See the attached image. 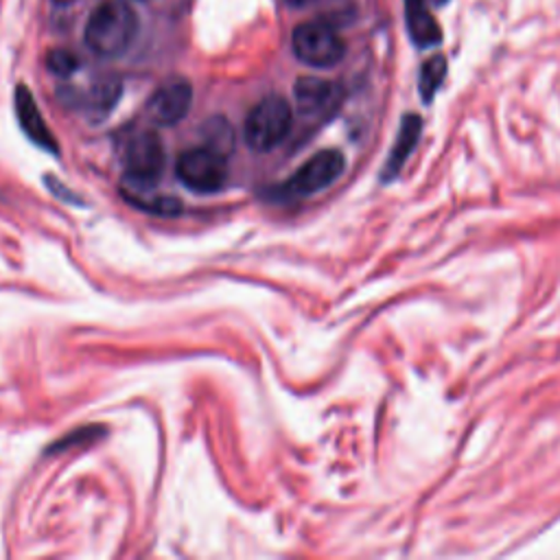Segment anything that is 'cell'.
Here are the masks:
<instances>
[{
	"instance_id": "52a82bcc",
	"label": "cell",
	"mask_w": 560,
	"mask_h": 560,
	"mask_svg": "<svg viewBox=\"0 0 560 560\" xmlns=\"http://www.w3.org/2000/svg\"><path fill=\"white\" fill-rule=\"evenodd\" d=\"M293 94L300 116L308 120L328 118L341 101V88L317 77H300L293 85Z\"/></svg>"
},
{
	"instance_id": "ba28073f",
	"label": "cell",
	"mask_w": 560,
	"mask_h": 560,
	"mask_svg": "<svg viewBox=\"0 0 560 560\" xmlns=\"http://www.w3.org/2000/svg\"><path fill=\"white\" fill-rule=\"evenodd\" d=\"M192 105V88L186 79H168L147 101V114L158 125H177Z\"/></svg>"
},
{
	"instance_id": "5bb4252c",
	"label": "cell",
	"mask_w": 560,
	"mask_h": 560,
	"mask_svg": "<svg viewBox=\"0 0 560 560\" xmlns=\"http://www.w3.org/2000/svg\"><path fill=\"white\" fill-rule=\"evenodd\" d=\"M118 96H120V83L118 81H114V79L101 81V83L94 85V90L88 96V109H92L96 114H107L116 105Z\"/></svg>"
},
{
	"instance_id": "8fae6325",
	"label": "cell",
	"mask_w": 560,
	"mask_h": 560,
	"mask_svg": "<svg viewBox=\"0 0 560 560\" xmlns=\"http://www.w3.org/2000/svg\"><path fill=\"white\" fill-rule=\"evenodd\" d=\"M405 24L411 42L418 48H431L442 42V28L427 7V0H402Z\"/></svg>"
},
{
	"instance_id": "9c48e42d",
	"label": "cell",
	"mask_w": 560,
	"mask_h": 560,
	"mask_svg": "<svg viewBox=\"0 0 560 560\" xmlns=\"http://www.w3.org/2000/svg\"><path fill=\"white\" fill-rule=\"evenodd\" d=\"M15 114H18L22 131L31 138V142H35L37 147H42L50 153L59 151L55 136L48 129L44 116L39 114V107L26 85H18V90H15Z\"/></svg>"
},
{
	"instance_id": "2e32d148",
	"label": "cell",
	"mask_w": 560,
	"mask_h": 560,
	"mask_svg": "<svg viewBox=\"0 0 560 560\" xmlns=\"http://www.w3.org/2000/svg\"><path fill=\"white\" fill-rule=\"evenodd\" d=\"M287 4H291V7H306V4H311L313 0H284Z\"/></svg>"
},
{
	"instance_id": "5b68a950",
	"label": "cell",
	"mask_w": 560,
	"mask_h": 560,
	"mask_svg": "<svg viewBox=\"0 0 560 560\" xmlns=\"http://www.w3.org/2000/svg\"><path fill=\"white\" fill-rule=\"evenodd\" d=\"M177 179L195 192H217L228 179L225 155L212 147H192L179 153L175 162Z\"/></svg>"
},
{
	"instance_id": "277c9868",
	"label": "cell",
	"mask_w": 560,
	"mask_h": 560,
	"mask_svg": "<svg viewBox=\"0 0 560 560\" xmlns=\"http://www.w3.org/2000/svg\"><path fill=\"white\" fill-rule=\"evenodd\" d=\"M346 168V158L339 149H322L311 155L280 188V197L300 199L311 197L339 179Z\"/></svg>"
},
{
	"instance_id": "7a4b0ae2",
	"label": "cell",
	"mask_w": 560,
	"mask_h": 560,
	"mask_svg": "<svg viewBox=\"0 0 560 560\" xmlns=\"http://www.w3.org/2000/svg\"><path fill=\"white\" fill-rule=\"evenodd\" d=\"M293 112L284 96L267 94L247 114L243 136L249 149L265 153L276 149L291 131Z\"/></svg>"
},
{
	"instance_id": "30bf717a",
	"label": "cell",
	"mask_w": 560,
	"mask_h": 560,
	"mask_svg": "<svg viewBox=\"0 0 560 560\" xmlns=\"http://www.w3.org/2000/svg\"><path fill=\"white\" fill-rule=\"evenodd\" d=\"M420 133H422V118L418 114H413V112L405 114L402 120H400L396 140H394V144L389 149L387 162H385V166L381 171V182H392V179L398 177V173L402 171L407 158L418 147Z\"/></svg>"
},
{
	"instance_id": "6da1fadb",
	"label": "cell",
	"mask_w": 560,
	"mask_h": 560,
	"mask_svg": "<svg viewBox=\"0 0 560 560\" xmlns=\"http://www.w3.org/2000/svg\"><path fill=\"white\" fill-rule=\"evenodd\" d=\"M136 31L138 18L133 9L120 0H105L90 13L83 37L92 52L114 59L131 46Z\"/></svg>"
},
{
	"instance_id": "7c38bea8",
	"label": "cell",
	"mask_w": 560,
	"mask_h": 560,
	"mask_svg": "<svg viewBox=\"0 0 560 560\" xmlns=\"http://www.w3.org/2000/svg\"><path fill=\"white\" fill-rule=\"evenodd\" d=\"M446 72H448V63L444 55H433L422 63L418 74V92L427 105L433 101V96L442 88Z\"/></svg>"
},
{
	"instance_id": "e0dca14e",
	"label": "cell",
	"mask_w": 560,
	"mask_h": 560,
	"mask_svg": "<svg viewBox=\"0 0 560 560\" xmlns=\"http://www.w3.org/2000/svg\"><path fill=\"white\" fill-rule=\"evenodd\" d=\"M431 2H435V4H444V2H448V0H431Z\"/></svg>"
},
{
	"instance_id": "9a60e30c",
	"label": "cell",
	"mask_w": 560,
	"mask_h": 560,
	"mask_svg": "<svg viewBox=\"0 0 560 560\" xmlns=\"http://www.w3.org/2000/svg\"><path fill=\"white\" fill-rule=\"evenodd\" d=\"M46 66L52 74L57 77H70L77 68H79V59L77 55H72L70 50L63 48H55L46 55Z\"/></svg>"
},
{
	"instance_id": "3957f363",
	"label": "cell",
	"mask_w": 560,
	"mask_h": 560,
	"mask_svg": "<svg viewBox=\"0 0 560 560\" xmlns=\"http://www.w3.org/2000/svg\"><path fill=\"white\" fill-rule=\"evenodd\" d=\"M293 55L313 68H332L346 55L341 35L324 20H308L295 26L291 35Z\"/></svg>"
},
{
	"instance_id": "4fadbf2b",
	"label": "cell",
	"mask_w": 560,
	"mask_h": 560,
	"mask_svg": "<svg viewBox=\"0 0 560 560\" xmlns=\"http://www.w3.org/2000/svg\"><path fill=\"white\" fill-rule=\"evenodd\" d=\"M203 140H206V147H212L219 153L228 155L234 147V133L230 122L225 118H210L203 127Z\"/></svg>"
},
{
	"instance_id": "8992f818",
	"label": "cell",
	"mask_w": 560,
	"mask_h": 560,
	"mask_svg": "<svg viewBox=\"0 0 560 560\" xmlns=\"http://www.w3.org/2000/svg\"><path fill=\"white\" fill-rule=\"evenodd\" d=\"M164 164H166V153H164V144L160 140V136L155 131H136L122 149V166H125V175L147 188L160 182L162 173H164Z\"/></svg>"
}]
</instances>
